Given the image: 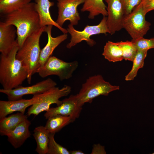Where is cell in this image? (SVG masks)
<instances>
[{
  "label": "cell",
  "instance_id": "6da1fadb",
  "mask_svg": "<svg viewBox=\"0 0 154 154\" xmlns=\"http://www.w3.org/2000/svg\"><path fill=\"white\" fill-rule=\"evenodd\" d=\"M3 22L7 25H13L16 27L19 48L22 46L27 37L42 27L40 25L35 2H31L6 15Z\"/></svg>",
  "mask_w": 154,
  "mask_h": 154
},
{
  "label": "cell",
  "instance_id": "7a4b0ae2",
  "mask_svg": "<svg viewBox=\"0 0 154 154\" xmlns=\"http://www.w3.org/2000/svg\"><path fill=\"white\" fill-rule=\"evenodd\" d=\"M19 49L17 44L7 54H0V82L4 89L15 88L27 79V69L16 57Z\"/></svg>",
  "mask_w": 154,
  "mask_h": 154
},
{
  "label": "cell",
  "instance_id": "3957f363",
  "mask_svg": "<svg viewBox=\"0 0 154 154\" xmlns=\"http://www.w3.org/2000/svg\"><path fill=\"white\" fill-rule=\"evenodd\" d=\"M46 27H42L27 37L22 46L19 48L16 54L17 58L22 62L27 70V79L29 84L31 82L32 75L36 73L38 68L41 50L40 40Z\"/></svg>",
  "mask_w": 154,
  "mask_h": 154
},
{
  "label": "cell",
  "instance_id": "277c9868",
  "mask_svg": "<svg viewBox=\"0 0 154 154\" xmlns=\"http://www.w3.org/2000/svg\"><path fill=\"white\" fill-rule=\"evenodd\" d=\"M119 89V86L112 85L106 81L100 75L90 77L76 94L78 104L82 107L86 103H91L93 99L99 96H107L110 92Z\"/></svg>",
  "mask_w": 154,
  "mask_h": 154
},
{
  "label": "cell",
  "instance_id": "5b68a950",
  "mask_svg": "<svg viewBox=\"0 0 154 154\" xmlns=\"http://www.w3.org/2000/svg\"><path fill=\"white\" fill-rule=\"evenodd\" d=\"M141 3L130 13L124 15L122 25L132 40L143 37L150 28L151 24L145 19Z\"/></svg>",
  "mask_w": 154,
  "mask_h": 154
},
{
  "label": "cell",
  "instance_id": "8992f818",
  "mask_svg": "<svg viewBox=\"0 0 154 154\" xmlns=\"http://www.w3.org/2000/svg\"><path fill=\"white\" fill-rule=\"evenodd\" d=\"M78 64L77 61L66 62L55 56H51L43 66L37 70L36 73L42 78L56 75L62 81L72 77Z\"/></svg>",
  "mask_w": 154,
  "mask_h": 154
},
{
  "label": "cell",
  "instance_id": "52a82bcc",
  "mask_svg": "<svg viewBox=\"0 0 154 154\" xmlns=\"http://www.w3.org/2000/svg\"><path fill=\"white\" fill-rule=\"evenodd\" d=\"M71 90L70 86L64 85L61 88L55 86L39 94V101L28 109L27 116L32 114L37 116L42 112L47 111L52 104H56L57 106L60 105L62 101L60 99L69 94Z\"/></svg>",
  "mask_w": 154,
  "mask_h": 154
},
{
  "label": "cell",
  "instance_id": "ba28073f",
  "mask_svg": "<svg viewBox=\"0 0 154 154\" xmlns=\"http://www.w3.org/2000/svg\"><path fill=\"white\" fill-rule=\"evenodd\" d=\"M107 17L104 16L100 23L96 25H87L83 30L80 31L76 30L73 26L70 24L67 30L71 36L70 42L66 47L70 48L82 41L85 40L90 46H92L96 42L90 37L94 35L100 34H110L107 23Z\"/></svg>",
  "mask_w": 154,
  "mask_h": 154
},
{
  "label": "cell",
  "instance_id": "9c48e42d",
  "mask_svg": "<svg viewBox=\"0 0 154 154\" xmlns=\"http://www.w3.org/2000/svg\"><path fill=\"white\" fill-rule=\"evenodd\" d=\"M56 85V82L49 78L30 86H20L10 90L1 89L0 92L6 95L8 100H15L21 99L24 96L27 95L35 96L41 94Z\"/></svg>",
  "mask_w": 154,
  "mask_h": 154
},
{
  "label": "cell",
  "instance_id": "30bf717a",
  "mask_svg": "<svg viewBox=\"0 0 154 154\" xmlns=\"http://www.w3.org/2000/svg\"><path fill=\"white\" fill-rule=\"evenodd\" d=\"M58 16L56 21L62 27L67 20L73 26L76 25L80 19L78 13V6L83 3L85 0H57Z\"/></svg>",
  "mask_w": 154,
  "mask_h": 154
},
{
  "label": "cell",
  "instance_id": "8fae6325",
  "mask_svg": "<svg viewBox=\"0 0 154 154\" xmlns=\"http://www.w3.org/2000/svg\"><path fill=\"white\" fill-rule=\"evenodd\" d=\"M60 105L50 108L44 114L46 119L56 115L69 116L73 121L80 116L82 107L80 106L78 103L76 94L71 95L69 97L62 100Z\"/></svg>",
  "mask_w": 154,
  "mask_h": 154
},
{
  "label": "cell",
  "instance_id": "7c38bea8",
  "mask_svg": "<svg viewBox=\"0 0 154 154\" xmlns=\"http://www.w3.org/2000/svg\"><path fill=\"white\" fill-rule=\"evenodd\" d=\"M107 4V23L110 34L113 35L123 28L125 15L120 0H104Z\"/></svg>",
  "mask_w": 154,
  "mask_h": 154
},
{
  "label": "cell",
  "instance_id": "4fadbf2b",
  "mask_svg": "<svg viewBox=\"0 0 154 154\" xmlns=\"http://www.w3.org/2000/svg\"><path fill=\"white\" fill-rule=\"evenodd\" d=\"M39 95L33 96L29 99L22 98L15 100L0 101V119L14 112H18L24 114L26 108L38 102Z\"/></svg>",
  "mask_w": 154,
  "mask_h": 154
},
{
  "label": "cell",
  "instance_id": "5bb4252c",
  "mask_svg": "<svg viewBox=\"0 0 154 154\" xmlns=\"http://www.w3.org/2000/svg\"><path fill=\"white\" fill-rule=\"evenodd\" d=\"M53 26H46L44 32L47 35L48 42L45 46L41 50L38 69L43 66L50 57L55 49L60 43L66 40L68 35L64 34L54 37L51 35V30Z\"/></svg>",
  "mask_w": 154,
  "mask_h": 154
},
{
  "label": "cell",
  "instance_id": "9a60e30c",
  "mask_svg": "<svg viewBox=\"0 0 154 154\" xmlns=\"http://www.w3.org/2000/svg\"><path fill=\"white\" fill-rule=\"evenodd\" d=\"M11 25H7L3 22H0V52L6 55L17 44V29Z\"/></svg>",
  "mask_w": 154,
  "mask_h": 154
},
{
  "label": "cell",
  "instance_id": "2e32d148",
  "mask_svg": "<svg viewBox=\"0 0 154 154\" xmlns=\"http://www.w3.org/2000/svg\"><path fill=\"white\" fill-rule=\"evenodd\" d=\"M35 9L38 14L41 27L52 25L57 27L64 34L68 33L67 29L58 25L50 15V9L54 5L53 2L49 0H35Z\"/></svg>",
  "mask_w": 154,
  "mask_h": 154
},
{
  "label": "cell",
  "instance_id": "e0dca14e",
  "mask_svg": "<svg viewBox=\"0 0 154 154\" xmlns=\"http://www.w3.org/2000/svg\"><path fill=\"white\" fill-rule=\"evenodd\" d=\"M31 123L28 119H26L7 136L8 141L15 148L21 147L30 136L29 128Z\"/></svg>",
  "mask_w": 154,
  "mask_h": 154
},
{
  "label": "cell",
  "instance_id": "ac0fdd59",
  "mask_svg": "<svg viewBox=\"0 0 154 154\" xmlns=\"http://www.w3.org/2000/svg\"><path fill=\"white\" fill-rule=\"evenodd\" d=\"M27 119V116L18 112L0 119L1 135L7 136L20 124Z\"/></svg>",
  "mask_w": 154,
  "mask_h": 154
},
{
  "label": "cell",
  "instance_id": "d6986e66",
  "mask_svg": "<svg viewBox=\"0 0 154 154\" xmlns=\"http://www.w3.org/2000/svg\"><path fill=\"white\" fill-rule=\"evenodd\" d=\"M33 132V135L37 144L35 151L39 154H47L50 133L45 126H42L35 127Z\"/></svg>",
  "mask_w": 154,
  "mask_h": 154
},
{
  "label": "cell",
  "instance_id": "ffe728a7",
  "mask_svg": "<svg viewBox=\"0 0 154 154\" xmlns=\"http://www.w3.org/2000/svg\"><path fill=\"white\" fill-rule=\"evenodd\" d=\"M83 3L81 11L82 12H89V19H94L95 16L99 14L103 16H107V7L103 0H85Z\"/></svg>",
  "mask_w": 154,
  "mask_h": 154
},
{
  "label": "cell",
  "instance_id": "44dd1931",
  "mask_svg": "<svg viewBox=\"0 0 154 154\" xmlns=\"http://www.w3.org/2000/svg\"><path fill=\"white\" fill-rule=\"evenodd\" d=\"M73 122L69 116L56 115L47 119L45 127L50 133H55Z\"/></svg>",
  "mask_w": 154,
  "mask_h": 154
},
{
  "label": "cell",
  "instance_id": "7402d4cb",
  "mask_svg": "<svg viewBox=\"0 0 154 154\" xmlns=\"http://www.w3.org/2000/svg\"><path fill=\"white\" fill-rule=\"evenodd\" d=\"M102 54L111 62L120 61L123 59L122 50L117 42L108 41L104 46Z\"/></svg>",
  "mask_w": 154,
  "mask_h": 154
},
{
  "label": "cell",
  "instance_id": "603a6c76",
  "mask_svg": "<svg viewBox=\"0 0 154 154\" xmlns=\"http://www.w3.org/2000/svg\"><path fill=\"white\" fill-rule=\"evenodd\" d=\"M147 51L138 50L132 61L133 64L129 72L125 76L126 81L133 80L137 75L139 69L142 68L144 64V60L147 55Z\"/></svg>",
  "mask_w": 154,
  "mask_h": 154
},
{
  "label": "cell",
  "instance_id": "cb8c5ba5",
  "mask_svg": "<svg viewBox=\"0 0 154 154\" xmlns=\"http://www.w3.org/2000/svg\"><path fill=\"white\" fill-rule=\"evenodd\" d=\"M31 0H0V12L5 15L31 2Z\"/></svg>",
  "mask_w": 154,
  "mask_h": 154
},
{
  "label": "cell",
  "instance_id": "d4e9b609",
  "mask_svg": "<svg viewBox=\"0 0 154 154\" xmlns=\"http://www.w3.org/2000/svg\"><path fill=\"white\" fill-rule=\"evenodd\" d=\"M117 42L122 50L123 59L132 62L138 50L132 41L127 40Z\"/></svg>",
  "mask_w": 154,
  "mask_h": 154
},
{
  "label": "cell",
  "instance_id": "484cf974",
  "mask_svg": "<svg viewBox=\"0 0 154 154\" xmlns=\"http://www.w3.org/2000/svg\"><path fill=\"white\" fill-rule=\"evenodd\" d=\"M55 133H50L48 154H70V151L56 142L54 139Z\"/></svg>",
  "mask_w": 154,
  "mask_h": 154
},
{
  "label": "cell",
  "instance_id": "4316f807",
  "mask_svg": "<svg viewBox=\"0 0 154 154\" xmlns=\"http://www.w3.org/2000/svg\"><path fill=\"white\" fill-rule=\"evenodd\" d=\"M137 50L148 51L151 49L154 48V37L146 39L143 37L132 40Z\"/></svg>",
  "mask_w": 154,
  "mask_h": 154
},
{
  "label": "cell",
  "instance_id": "83f0119b",
  "mask_svg": "<svg viewBox=\"0 0 154 154\" xmlns=\"http://www.w3.org/2000/svg\"><path fill=\"white\" fill-rule=\"evenodd\" d=\"M125 15L131 13L137 6L139 4L142 0H120Z\"/></svg>",
  "mask_w": 154,
  "mask_h": 154
},
{
  "label": "cell",
  "instance_id": "f1b7e54d",
  "mask_svg": "<svg viewBox=\"0 0 154 154\" xmlns=\"http://www.w3.org/2000/svg\"><path fill=\"white\" fill-rule=\"evenodd\" d=\"M141 3L144 14L154 10V0H142Z\"/></svg>",
  "mask_w": 154,
  "mask_h": 154
},
{
  "label": "cell",
  "instance_id": "f546056e",
  "mask_svg": "<svg viewBox=\"0 0 154 154\" xmlns=\"http://www.w3.org/2000/svg\"><path fill=\"white\" fill-rule=\"evenodd\" d=\"M104 147L99 144H94L91 153L92 154H106Z\"/></svg>",
  "mask_w": 154,
  "mask_h": 154
},
{
  "label": "cell",
  "instance_id": "4dcf8cb0",
  "mask_svg": "<svg viewBox=\"0 0 154 154\" xmlns=\"http://www.w3.org/2000/svg\"><path fill=\"white\" fill-rule=\"evenodd\" d=\"M70 154H84L82 151L80 150H75L70 151Z\"/></svg>",
  "mask_w": 154,
  "mask_h": 154
},
{
  "label": "cell",
  "instance_id": "1f68e13d",
  "mask_svg": "<svg viewBox=\"0 0 154 154\" xmlns=\"http://www.w3.org/2000/svg\"><path fill=\"white\" fill-rule=\"evenodd\" d=\"M152 154H154V152H153L152 153Z\"/></svg>",
  "mask_w": 154,
  "mask_h": 154
}]
</instances>
